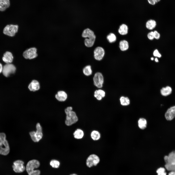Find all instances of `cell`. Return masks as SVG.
<instances>
[{"label": "cell", "mask_w": 175, "mask_h": 175, "mask_svg": "<svg viewBox=\"0 0 175 175\" xmlns=\"http://www.w3.org/2000/svg\"><path fill=\"white\" fill-rule=\"evenodd\" d=\"M165 163V167L168 173L171 171H175V150L172 151L164 157Z\"/></svg>", "instance_id": "6da1fadb"}, {"label": "cell", "mask_w": 175, "mask_h": 175, "mask_svg": "<svg viewBox=\"0 0 175 175\" xmlns=\"http://www.w3.org/2000/svg\"><path fill=\"white\" fill-rule=\"evenodd\" d=\"M40 163L39 161L33 159L29 161L26 167V170L28 175H40V170L36 169L40 166Z\"/></svg>", "instance_id": "7a4b0ae2"}, {"label": "cell", "mask_w": 175, "mask_h": 175, "mask_svg": "<svg viewBox=\"0 0 175 175\" xmlns=\"http://www.w3.org/2000/svg\"><path fill=\"white\" fill-rule=\"evenodd\" d=\"M82 36L84 38H88L85 39L84 40L85 44L86 46L89 47L93 46L96 36L92 31L88 28L86 29L82 32Z\"/></svg>", "instance_id": "3957f363"}, {"label": "cell", "mask_w": 175, "mask_h": 175, "mask_svg": "<svg viewBox=\"0 0 175 175\" xmlns=\"http://www.w3.org/2000/svg\"><path fill=\"white\" fill-rule=\"evenodd\" d=\"M72 107L70 106L67 107L65 110L66 115L65 123L68 126H70L76 123L78 120L76 113L72 111Z\"/></svg>", "instance_id": "277c9868"}, {"label": "cell", "mask_w": 175, "mask_h": 175, "mask_svg": "<svg viewBox=\"0 0 175 175\" xmlns=\"http://www.w3.org/2000/svg\"><path fill=\"white\" fill-rule=\"evenodd\" d=\"M10 148L6 135L3 133H0V154L6 155L9 153Z\"/></svg>", "instance_id": "5b68a950"}, {"label": "cell", "mask_w": 175, "mask_h": 175, "mask_svg": "<svg viewBox=\"0 0 175 175\" xmlns=\"http://www.w3.org/2000/svg\"><path fill=\"white\" fill-rule=\"evenodd\" d=\"M36 132L32 131L29 134L32 140L34 142L39 141L42 138L43 134L42 127L39 123L36 125Z\"/></svg>", "instance_id": "8992f818"}, {"label": "cell", "mask_w": 175, "mask_h": 175, "mask_svg": "<svg viewBox=\"0 0 175 175\" xmlns=\"http://www.w3.org/2000/svg\"><path fill=\"white\" fill-rule=\"evenodd\" d=\"M18 29V26L17 25H8L4 28L3 33L6 35L13 36L17 32Z\"/></svg>", "instance_id": "52a82bcc"}, {"label": "cell", "mask_w": 175, "mask_h": 175, "mask_svg": "<svg viewBox=\"0 0 175 175\" xmlns=\"http://www.w3.org/2000/svg\"><path fill=\"white\" fill-rule=\"evenodd\" d=\"M100 159L99 157L96 155L92 154L87 158L86 161V165L89 167L96 166L99 163Z\"/></svg>", "instance_id": "ba28073f"}, {"label": "cell", "mask_w": 175, "mask_h": 175, "mask_svg": "<svg viewBox=\"0 0 175 175\" xmlns=\"http://www.w3.org/2000/svg\"><path fill=\"white\" fill-rule=\"evenodd\" d=\"M16 69L15 66L13 64L11 63L6 64L3 67L2 73L4 76L8 77L14 73Z\"/></svg>", "instance_id": "9c48e42d"}, {"label": "cell", "mask_w": 175, "mask_h": 175, "mask_svg": "<svg viewBox=\"0 0 175 175\" xmlns=\"http://www.w3.org/2000/svg\"><path fill=\"white\" fill-rule=\"evenodd\" d=\"M37 50L35 47H31L27 49L23 53V56L26 59H32L37 56Z\"/></svg>", "instance_id": "30bf717a"}, {"label": "cell", "mask_w": 175, "mask_h": 175, "mask_svg": "<svg viewBox=\"0 0 175 175\" xmlns=\"http://www.w3.org/2000/svg\"><path fill=\"white\" fill-rule=\"evenodd\" d=\"M24 162L22 160H17L15 161L12 166L14 171L17 173L23 172L26 170Z\"/></svg>", "instance_id": "8fae6325"}, {"label": "cell", "mask_w": 175, "mask_h": 175, "mask_svg": "<svg viewBox=\"0 0 175 175\" xmlns=\"http://www.w3.org/2000/svg\"><path fill=\"white\" fill-rule=\"evenodd\" d=\"M95 85L99 88H101L104 82V78L102 74L100 72L96 73L93 78Z\"/></svg>", "instance_id": "7c38bea8"}, {"label": "cell", "mask_w": 175, "mask_h": 175, "mask_svg": "<svg viewBox=\"0 0 175 175\" xmlns=\"http://www.w3.org/2000/svg\"><path fill=\"white\" fill-rule=\"evenodd\" d=\"M104 49L101 47H96L94 51V56L96 60L100 61L102 59L105 55Z\"/></svg>", "instance_id": "4fadbf2b"}, {"label": "cell", "mask_w": 175, "mask_h": 175, "mask_svg": "<svg viewBox=\"0 0 175 175\" xmlns=\"http://www.w3.org/2000/svg\"><path fill=\"white\" fill-rule=\"evenodd\" d=\"M165 116L167 120H172L175 117V106L168 108L166 112Z\"/></svg>", "instance_id": "5bb4252c"}, {"label": "cell", "mask_w": 175, "mask_h": 175, "mask_svg": "<svg viewBox=\"0 0 175 175\" xmlns=\"http://www.w3.org/2000/svg\"><path fill=\"white\" fill-rule=\"evenodd\" d=\"M28 88L31 91H37L40 88L39 83L37 80H33L29 84Z\"/></svg>", "instance_id": "9a60e30c"}, {"label": "cell", "mask_w": 175, "mask_h": 175, "mask_svg": "<svg viewBox=\"0 0 175 175\" xmlns=\"http://www.w3.org/2000/svg\"><path fill=\"white\" fill-rule=\"evenodd\" d=\"M13 57L12 53L9 51L6 52L3 54L2 60L6 64L10 63L13 61Z\"/></svg>", "instance_id": "2e32d148"}, {"label": "cell", "mask_w": 175, "mask_h": 175, "mask_svg": "<svg viewBox=\"0 0 175 175\" xmlns=\"http://www.w3.org/2000/svg\"><path fill=\"white\" fill-rule=\"evenodd\" d=\"M55 98L58 101L61 102L65 101L67 97L66 93L63 91H58L55 95Z\"/></svg>", "instance_id": "e0dca14e"}, {"label": "cell", "mask_w": 175, "mask_h": 175, "mask_svg": "<svg viewBox=\"0 0 175 175\" xmlns=\"http://www.w3.org/2000/svg\"><path fill=\"white\" fill-rule=\"evenodd\" d=\"M10 5V0H0V11H5Z\"/></svg>", "instance_id": "ac0fdd59"}, {"label": "cell", "mask_w": 175, "mask_h": 175, "mask_svg": "<svg viewBox=\"0 0 175 175\" xmlns=\"http://www.w3.org/2000/svg\"><path fill=\"white\" fill-rule=\"evenodd\" d=\"M105 92L103 90L99 89L96 90L94 92V96L97 99L100 100L105 96Z\"/></svg>", "instance_id": "d6986e66"}, {"label": "cell", "mask_w": 175, "mask_h": 175, "mask_svg": "<svg viewBox=\"0 0 175 175\" xmlns=\"http://www.w3.org/2000/svg\"><path fill=\"white\" fill-rule=\"evenodd\" d=\"M172 89L169 86L162 88L160 90V93L162 95L166 96L170 95L171 93Z\"/></svg>", "instance_id": "ffe728a7"}, {"label": "cell", "mask_w": 175, "mask_h": 175, "mask_svg": "<svg viewBox=\"0 0 175 175\" xmlns=\"http://www.w3.org/2000/svg\"><path fill=\"white\" fill-rule=\"evenodd\" d=\"M119 47L122 51H124L127 50L129 47L128 42L124 40L121 41L119 43Z\"/></svg>", "instance_id": "44dd1931"}, {"label": "cell", "mask_w": 175, "mask_h": 175, "mask_svg": "<svg viewBox=\"0 0 175 175\" xmlns=\"http://www.w3.org/2000/svg\"><path fill=\"white\" fill-rule=\"evenodd\" d=\"M128 31L127 26L124 24L121 25L118 29V32L121 35H125L127 34Z\"/></svg>", "instance_id": "7402d4cb"}, {"label": "cell", "mask_w": 175, "mask_h": 175, "mask_svg": "<svg viewBox=\"0 0 175 175\" xmlns=\"http://www.w3.org/2000/svg\"><path fill=\"white\" fill-rule=\"evenodd\" d=\"M157 23L154 20L150 19L148 20L146 24V26L148 29L152 30L155 27Z\"/></svg>", "instance_id": "603a6c76"}, {"label": "cell", "mask_w": 175, "mask_h": 175, "mask_svg": "<svg viewBox=\"0 0 175 175\" xmlns=\"http://www.w3.org/2000/svg\"><path fill=\"white\" fill-rule=\"evenodd\" d=\"M84 133L83 131L80 129H77L74 132L73 135L74 138L77 139H80L83 138Z\"/></svg>", "instance_id": "cb8c5ba5"}, {"label": "cell", "mask_w": 175, "mask_h": 175, "mask_svg": "<svg viewBox=\"0 0 175 175\" xmlns=\"http://www.w3.org/2000/svg\"><path fill=\"white\" fill-rule=\"evenodd\" d=\"M138 125L139 128L141 129H145L147 127V121L144 118H140L138 121Z\"/></svg>", "instance_id": "d4e9b609"}, {"label": "cell", "mask_w": 175, "mask_h": 175, "mask_svg": "<svg viewBox=\"0 0 175 175\" xmlns=\"http://www.w3.org/2000/svg\"><path fill=\"white\" fill-rule=\"evenodd\" d=\"M120 100L121 104L123 106L128 105L130 103V100L127 97L121 96L120 99Z\"/></svg>", "instance_id": "484cf974"}, {"label": "cell", "mask_w": 175, "mask_h": 175, "mask_svg": "<svg viewBox=\"0 0 175 175\" xmlns=\"http://www.w3.org/2000/svg\"><path fill=\"white\" fill-rule=\"evenodd\" d=\"M91 137L94 140H98L100 137V134L99 132L97 131H93L91 134Z\"/></svg>", "instance_id": "4316f807"}, {"label": "cell", "mask_w": 175, "mask_h": 175, "mask_svg": "<svg viewBox=\"0 0 175 175\" xmlns=\"http://www.w3.org/2000/svg\"><path fill=\"white\" fill-rule=\"evenodd\" d=\"M84 74L86 76H89L92 74V71L91 66L90 65L85 66L83 70Z\"/></svg>", "instance_id": "83f0119b"}, {"label": "cell", "mask_w": 175, "mask_h": 175, "mask_svg": "<svg viewBox=\"0 0 175 175\" xmlns=\"http://www.w3.org/2000/svg\"><path fill=\"white\" fill-rule=\"evenodd\" d=\"M156 172L157 175H167V173L166 172V169L165 167H160L158 168Z\"/></svg>", "instance_id": "f1b7e54d"}, {"label": "cell", "mask_w": 175, "mask_h": 175, "mask_svg": "<svg viewBox=\"0 0 175 175\" xmlns=\"http://www.w3.org/2000/svg\"><path fill=\"white\" fill-rule=\"evenodd\" d=\"M107 38L109 42L111 43L114 42L116 41V37L113 33H110L107 36Z\"/></svg>", "instance_id": "f546056e"}, {"label": "cell", "mask_w": 175, "mask_h": 175, "mask_svg": "<svg viewBox=\"0 0 175 175\" xmlns=\"http://www.w3.org/2000/svg\"><path fill=\"white\" fill-rule=\"evenodd\" d=\"M50 165L54 168H58L60 165V163L58 161L55 159H52L50 163Z\"/></svg>", "instance_id": "4dcf8cb0"}, {"label": "cell", "mask_w": 175, "mask_h": 175, "mask_svg": "<svg viewBox=\"0 0 175 175\" xmlns=\"http://www.w3.org/2000/svg\"><path fill=\"white\" fill-rule=\"evenodd\" d=\"M153 55L156 57L159 58H161V54L159 52L158 50L157 49H155L153 52Z\"/></svg>", "instance_id": "1f68e13d"}, {"label": "cell", "mask_w": 175, "mask_h": 175, "mask_svg": "<svg viewBox=\"0 0 175 175\" xmlns=\"http://www.w3.org/2000/svg\"><path fill=\"white\" fill-rule=\"evenodd\" d=\"M147 36L149 39L152 40L154 39V32L151 31L148 34Z\"/></svg>", "instance_id": "d6a6232c"}, {"label": "cell", "mask_w": 175, "mask_h": 175, "mask_svg": "<svg viewBox=\"0 0 175 175\" xmlns=\"http://www.w3.org/2000/svg\"><path fill=\"white\" fill-rule=\"evenodd\" d=\"M154 38L156 39H159L160 37V34L157 31H155L154 32Z\"/></svg>", "instance_id": "836d02e7"}, {"label": "cell", "mask_w": 175, "mask_h": 175, "mask_svg": "<svg viewBox=\"0 0 175 175\" xmlns=\"http://www.w3.org/2000/svg\"><path fill=\"white\" fill-rule=\"evenodd\" d=\"M148 0L149 3L151 5H154L156 4L154 0Z\"/></svg>", "instance_id": "e575fe53"}, {"label": "cell", "mask_w": 175, "mask_h": 175, "mask_svg": "<svg viewBox=\"0 0 175 175\" xmlns=\"http://www.w3.org/2000/svg\"><path fill=\"white\" fill-rule=\"evenodd\" d=\"M167 175H175V171H171L167 173Z\"/></svg>", "instance_id": "d590c367"}, {"label": "cell", "mask_w": 175, "mask_h": 175, "mask_svg": "<svg viewBox=\"0 0 175 175\" xmlns=\"http://www.w3.org/2000/svg\"><path fill=\"white\" fill-rule=\"evenodd\" d=\"M3 69V67L2 64L0 63V73L2 72Z\"/></svg>", "instance_id": "8d00e7d4"}, {"label": "cell", "mask_w": 175, "mask_h": 175, "mask_svg": "<svg viewBox=\"0 0 175 175\" xmlns=\"http://www.w3.org/2000/svg\"><path fill=\"white\" fill-rule=\"evenodd\" d=\"M155 62H158V60L157 58H156L155 59Z\"/></svg>", "instance_id": "74e56055"}, {"label": "cell", "mask_w": 175, "mask_h": 175, "mask_svg": "<svg viewBox=\"0 0 175 175\" xmlns=\"http://www.w3.org/2000/svg\"><path fill=\"white\" fill-rule=\"evenodd\" d=\"M156 3L159 2L161 0H154Z\"/></svg>", "instance_id": "f35d334b"}, {"label": "cell", "mask_w": 175, "mask_h": 175, "mask_svg": "<svg viewBox=\"0 0 175 175\" xmlns=\"http://www.w3.org/2000/svg\"><path fill=\"white\" fill-rule=\"evenodd\" d=\"M70 175H77L75 174H71Z\"/></svg>", "instance_id": "ab89813d"}, {"label": "cell", "mask_w": 175, "mask_h": 175, "mask_svg": "<svg viewBox=\"0 0 175 175\" xmlns=\"http://www.w3.org/2000/svg\"><path fill=\"white\" fill-rule=\"evenodd\" d=\"M151 60H153L154 59V58H153V57H151Z\"/></svg>", "instance_id": "60d3db41"}]
</instances>
